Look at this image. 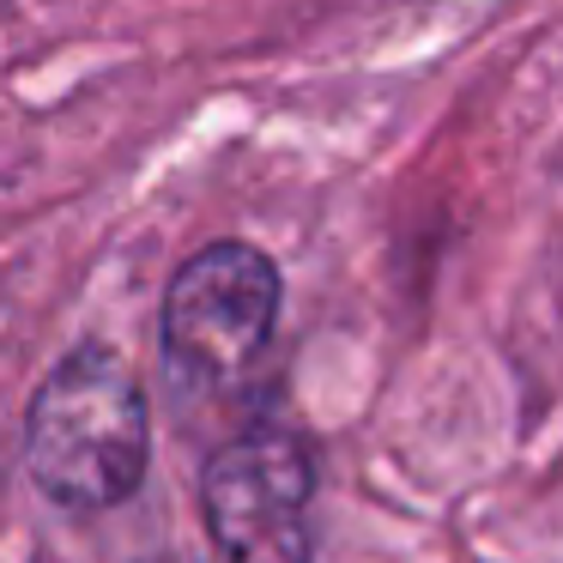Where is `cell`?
<instances>
[{
  "mask_svg": "<svg viewBox=\"0 0 563 563\" xmlns=\"http://www.w3.org/2000/svg\"><path fill=\"white\" fill-rule=\"evenodd\" d=\"M279 321V267L249 243H207L164 291V357L183 388H224Z\"/></svg>",
  "mask_w": 563,
  "mask_h": 563,
  "instance_id": "7a4b0ae2",
  "label": "cell"
},
{
  "mask_svg": "<svg viewBox=\"0 0 563 563\" xmlns=\"http://www.w3.org/2000/svg\"><path fill=\"white\" fill-rule=\"evenodd\" d=\"M152 461V418L134 369L103 345H79L43 376L25 412L31 485L74 515L134 497Z\"/></svg>",
  "mask_w": 563,
  "mask_h": 563,
  "instance_id": "6da1fadb",
  "label": "cell"
},
{
  "mask_svg": "<svg viewBox=\"0 0 563 563\" xmlns=\"http://www.w3.org/2000/svg\"><path fill=\"white\" fill-rule=\"evenodd\" d=\"M316 466L291 430H243L200 473V509L224 563H309Z\"/></svg>",
  "mask_w": 563,
  "mask_h": 563,
  "instance_id": "3957f363",
  "label": "cell"
}]
</instances>
